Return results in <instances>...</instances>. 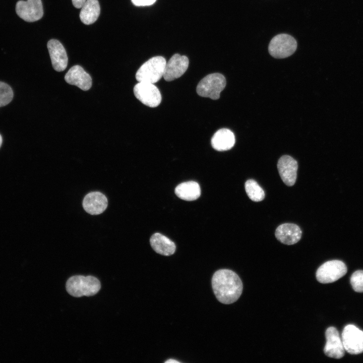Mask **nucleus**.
<instances>
[{
	"label": "nucleus",
	"instance_id": "obj_21",
	"mask_svg": "<svg viewBox=\"0 0 363 363\" xmlns=\"http://www.w3.org/2000/svg\"><path fill=\"white\" fill-rule=\"evenodd\" d=\"M245 187L246 193L251 200L260 202L264 199V191L256 180L252 179L247 180Z\"/></svg>",
	"mask_w": 363,
	"mask_h": 363
},
{
	"label": "nucleus",
	"instance_id": "obj_6",
	"mask_svg": "<svg viewBox=\"0 0 363 363\" xmlns=\"http://www.w3.org/2000/svg\"><path fill=\"white\" fill-rule=\"evenodd\" d=\"M347 272L346 265L341 261L334 260L323 264L316 272V278L321 283L333 282Z\"/></svg>",
	"mask_w": 363,
	"mask_h": 363
},
{
	"label": "nucleus",
	"instance_id": "obj_11",
	"mask_svg": "<svg viewBox=\"0 0 363 363\" xmlns=\"http://www.w3.org/2000/svg\"><path fill=\"white\" fill-rule=\"evenodd\" d=\"M189 64V59L186 56L174 54L166 63L163 77L166 81L179 78L187 71Z\"/></svg>",
	"mask_w": 363,
	"mask_h": 363
},
{
	"label": "nucleus",
	"instance_id": "obj_2",
	"mask_svg": "<svg viewBox=\"0 0 363 363\" xmlns=\"http://www.w3.org/2000/svg\"><path fill=\"white\" fill-rule=\"evenodd\" d=\"M67 292L77 297L96 294L101 288L100 281L93 276L75 275L69 278L66 284Z\"/></svg>",
	"mask_w": 363,
	"mask_h": 363
},
{
	"label": "nucleus",
	"instance_id": "obj_3",
	"mask_svg": "<svg viewBox=\"0 0 363 363\" xmlns=\"http://www.w3.org/2000/svg\"><path fill=\"white\" fill-rule=\"evenodd\" d=\"M166 62L161 56L153 57L144 63L136 74L138 82H157L163 77Z\"/></svg>",
	"mask_w": 363,
	"mask_h": 363
},
{
	"label": "nucleus",
	"instance_id": "obj_7",
	"mask_svg": "<svg viewBox=\"0 0 363 363\" xmlns=\"http://www.w3.org/2000/svg\"><path fill=\"white\" fill-rule=\"evenodd\" d=\"M134 93L139 101L149 107H155L161 103L160 91L153 83L139 82L134 87Z\"/></svg>",
	"mask_w": 363,
	"mask_h": 363
},
{
	"label": "nucleus",
	"instance_id": "obj_1",
	"mask_svg": "<svg viewBox=\"0 0 363 363\" xmlns=\"http://www.w3.org/2000/svg\"><path fill=\"white\" fill-rule=\"evenodd\" d=\"M212 286L217 299L224 304L236 301L240 297L243 288L237 274L229 269L216 271L212 278Z\"/></svg>",
	"mask_w": 363,
	"mask_h": 363
},
{
	"label": "nucleus",
	"instance_id": "obj_26",
	"mask_svg": "<svg viewBox=\"0 0 363 363\" xmlns=\"http://www.w3.org/2000/svg\"><path fill=\"white\" fill-rule=\"evenodd\" d=\"M165 362H168V363H171V362H179V361H177V360H176L172 359H168V360H167V361H166Z\"/></svg>",
	"mask_w": 363,
	"mask_h": 363
},
{
	"label": "nucleus",
	"instance_id": "obj_15",
	"mask_svg": "<svg viewBox=\"0 0 363 363\" xmlns=\"http://www.w3.org/2000/svg\"><path fill=\"white\" fill-rule=\"evenodd\" d=\"M84 210L91 215H98L106 209L108 201L106 197L99 192H93L87 194L83 201Z\"/></svg>",
	"mask_w": 363,
	"mask_h": 363
},
{
	"label": "nucleus",
	"instance_id": "obj_8",
	"mask_svg": "<svg viewBox=\"0 0 363 363\" xmlns=\"http://www.w3.org/2000/svg\"><path fill=\"white\" fill-rule=\"evenodd\" d=\"M342 341L344 349L351 354L363 352V331L353 325H347L342 333Z\"/></svg>",
	"mask_w": 363,
	"mask_h": 363
},
{
	"label": "nucleus",
	"instance_id": "obj_22",
	"mask_svg": "<svg viewBox=\"0 0 363 363\" xmlns=\"http://www.w3.org/2000/svg\"><path fill=\"white\" fill-rule=\"evenodd\" d=\"M13 96L11 87L7 83L0 81V107L8 104Z\"/></svg>",
	"mask_w": 363,
	"mask_h": 363
},
{
	"label": "nucleus",
	"instance_id": "obj_25",
	"mask_svg": "<svg viewBox=\"0 0 363 363\" xmlns=\"http://www.w3.org/2000/svg\"><path fill=\"white\" fill-rule=\"evenodd\" d=\"M73 6L77 8L80 9L82 7L86 2V0H72Z\"/></svg>",
	"mask_w": 363,
	"mask_h": 363
},
{
	"label": "nucleus",
	"instance_id": "obj_5",
	"mask_svg": "<svg viewBox=\"0 0 363 363\" xmlns=\"http://www.w3.org/2000/svg\"><path fill=\"white\" fill-rule=\"evenodd\" d=\"M297 48V42L290 35L280 34L270 41L268 50L270 54L276 58H284L292 55Z\"/></svg>",
	"mask_w": 363,
	"mask_h": 363
},
{
	"label": "nucleus",
	"instance_id": "obj_19",
	"mask_svg": "<svg viewBox=\"0 0 363 363\" xmlns=\"http://www.w3.org/2000/svg\"><path fill=\"white\" fill-rule=\"evenodd\" d=\"M174 192L179 198L188 201L197 199L201 195L199 185L194 181L180 184L175 188Z\"/></svg>",
	"mask_w": 363,
	"mask_h": 363
},
{
	"label": "nucleus",
	"instance_id": "obj_16",
	"mask_svg": "<svg viewBox=\"0 0 363 363\" xmlns=\"http://www.w3.org/2000/svg\"><path fill=\"white\" fill-rule=\"evenodd\" d=\"M302 232L300 227L293 223H284L277 227L275 231V236L281 243L291 245L298 242L301 236Z\"/></svg>",
	"mask_w": 363,
	"mask_h": 363
},
{
	"label": "nucleus",
	"instance_id": "obj_24",
	"mask_svg": "<svg viewBox=\"0 0 363 363\" xmlns=\"http://www.w3.org/2000/svg\"><path fill=\"white\" fill-rule=\"evenodd\" d=\"M156 0H132V3L137 6H145L151 5Z\"/></svg>",
	"mask_w": 363,
	"mask_h": 363
},
{
	"label": "nucleus",
	"instance_id": "obj_12",
	"mask_svg": "<svg viewBox=\"0 0 363 363\" xmlns=\"http://www.w3.org/2000/svg\"><path fill=\"white\" fill-rule=\"evenodd\" d=\"M277 168L281 179L288 186H293L296 181L298 164L292 157L283 155L278 160Z\"/></svg>",
	"mask_w": 363,
	"mask_h": 363
},
{
	"label": "nucleus",
	"instance_id": "obj_4",
	"mask_svg": "<svg viewBox=\"0 0 363 363\" xmlns=\"http://www.w3.org/2000/svg\"><path fill=\"white\" fill-rule=\"evenodd\" d=\"M226 86V79L220 73H213L203 78L197 86V93L202 97L213 100L219 98L221 92Z\"/></svg>",
	"mask_w": 363,
	"mask_h": 363
},
{
	"label": "nucleus",
	"instance_id": "obj_10",
	"mask_svg": "<svg viewBox=\"0 0 363 363\" xmlns=\"http://www.w3.org/2000/svg\"><path fill=\"white\" fill-rule=\"evenodd\" d=\"M326 343L324 352L328 357L339 359L344 354L345 349L337 330L330 327L326 331Z\"/></svg>",
	"mask_w": 363,
	"mask_h": 363
},
{
	"label": "nucleus",
	"instance_id": "obj_18",
	"mask_svg": "<svg viewBox=\"0 0 363 363\" xmlns=\"http://www.w3.org/2000/svg\"><path fill=\"white\" fill-rule=\"evenodd\" d=\"M150 243L153 250L164 256L173 254L176 249L175 245L172 241L159 233H155L151 236Z\"/></svg>",
	"mask_w": 363,
	"mask_h": 363
},
{
	"label": "nucleus",
	"instance_id": "obj_20",
	"mask_svg": "<svg viewBox=\"0 0 363 363\" xmlns=\"http://www.w3.org/2000/svg\"><path fill=\"white\" fill-rule=\"evenodd\" d=\"M100 12V8L98 0H86L81 8L80 18L84 24H91L97 20Z\"/></svg>",
	"mask_w": 363,
	"mask_h": 363
},
{
	"label": "nucleus",
	"instance_id": "obj_13",
	"mask_svg": "<svg viewBox=\"0 0 363 363\" xmlns=\"http://www.w3.org/2000/svg\"><path fill=\"white\" fill-rule=\"evenodd\" d=\"M47 45L53 69L57 72L65 70L68 65V58L63 45L59 41L54 39L50 40Z\"/></svg>",
	"mask_w": 363,
	"mask_h": 363
},
{
	"label": "nucleus",
	"instance_id": "obj_9",
	"mask_svg": "<svg viewBox=\"0 0 363 363\" xmlns=\"http://www.w3.org/2000/svg\"><path fill=\"white\" fill-rule=\"evenodd\" d=\"M16 11L19 17L28 22L39 20L43 15L41 0L19 1L16 4Z\"/></svg>",
	"mask_w": 363,
	"mask_h": 363
},
{
	"label": "nucleus",
	"instance_id": "obj_27",
	"mask_svg": "<svg viewBox=\"0 0 363 363\" xmlns=\"http://www.w3.org/2000/svg\"><path fill=\"white\" fill-rule=\"evenodd\" d=\"M2 142H3V139H2L1 135L0 134V147H1Z\"/></svg>",
	"mask_w": 363,
	"mask_h": 363
},
{
	"label": "nucleus",
	"instance_id": "obj_17",
	"mask_svg": "<svg viewBox=\"0 0 363 363\" xmlns=\"http://www.w3.org/2000/svg\"><path fill=\"white\" fill-rule=\"evenodd\" d=\"M211 143L216 150L224 151L229 150L235 144L234 134L229 129H221L214 134Z\"/></svg>",
	"mask_w": 363,
	"mask_h": 363
},
{
	"label": "nucleus",
	"instance_id": "obj_14",
	"mask_svg": "<svg viewBox=\"0 0 363 363\" xmlns=\"http://www.w3.org/2000/svg\"><path fill=\"white\" fill-rule=\"evenodd\" d=\"M65 80L69 84L75 85L84 91L88 90L92 86L90 76L79 65L70 69L65 76Z\"/></svg>",
	"mask_w": 363,
	"mask_h": 363
},
{
	"label": "nucleus",
	"instance_id": "obj_23",
	"mask_svg": "<svg viewBox=\"0 0 363 363\" xmlns=\"http://www.w3.org/2000/svg\"><path fill=\"white\" fill-rule=\"evenodd\" d=\"M350 283L355 291L363 292V270L356 271L352 274Z\"/></svg>",
	"mask_w": 363,
	"mask_h": 363
}]
</instances>
